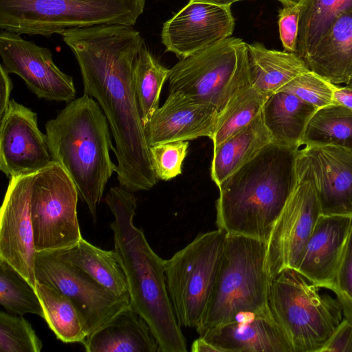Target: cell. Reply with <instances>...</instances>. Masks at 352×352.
I'll use <instances>...</instances> for the list:
<instances>
[{
    "instance_id": "e0dca14e",
    "label": "cell",
    "mask_w": 352,
    "mask_h": 352,
    "mask_svg": "<svg viewBox=\"0 0 352 352\" xmlns=\"http://www.w3.org/2000/svg\"><path fill=\"white\" fill-rule=\"evenodd\" d=\"M0 169L9 178L35 173L52 161L37 113L11 99L0 120Z\"/></svg>"
},
{
    "instance_id": "52a82bcc",
    "label": "cell",
    "mask_w": 352,
    "mask_h": 352,
    "mask_svg": "<svg viewBox=\"0 0 352 352\" xmlns=\"http://www.w3.org/2000/svg\"><path fill=\"white\" fill-rule=\"evenodd\" d=\"M145 0H0L1 30L50 37L102 24L133 26Z\"/></svg>"
},
{
    "instance_id": "8d00e7d4",
    "label": "cell",
    "mask_w": 352,
    "mask_h": 352,
    "mask_svg": "<svg viewBox=\"0 0 352 352\" xmlns=\"http://www.w3.org/2000/svg\"><path fill=\"white\" fill-rule=\"evenodd\" d=\"M299 5L284 6L278 12V31L284 50L289 52L296 51L299 29Z\"/></svg>"
},
{
    "instance_id": "7402d4cb",
    "label": "cell",
    "mask_w": 352,
    "mask_h": 352,
    "mask_svg": "<svg viewBox=\"0 0 352 352\" xmlns=\"http://www.w3.org/2000/svg\"><path fill=\"white\" fill-rule=\"evenodd\" d=\"M87 352H159L146 321L128 306L86 338Z\"/></svg>"
},
{
    "instance_id": "44dd1931",
    "label": "cell",
    "mask_w": 352,
    "mask_h": 352,
    "mask_svg": "<svg viewBox=\"0 0 352 352\" xmlns=\"http://www.w3.org/2000/svg\"><path fill=\"white\" fill-rule=\"evenodd\" d=\"M309 70L336 85L352 78V8L340 14L303 59Z\"/></svg>"
},
{
    "instance_id": "f1b7e54d",
    "label": "cell",
    "mask_w": 352,
    "mask_h": 352,
    "mask_svg": "<svg viewBox=\"0 0 352 352\" xmlns=\"http://www.w3.org/2000/svg\"><path fill=\"white\" fill-rule=\"evenodd\" d=\"M296 53L304 59L324 36L333 21L352 8V0H301Z\"/></svg>"
},
{
    "instance_id": "f35d334b",
    "label": "cell",
    "mask_w": 352,
    "mask_h": 352,
    "mask_svg": "<svg viewBox=\"0 0 352 352\" xmlns=\"http://www.w3.org/2000/svg\"><path fill=\"white\" fill-rule=\"evenodd\" d=\"M9 74L0 65V120L3 118L10 103V95L13 88Z\"/></svg>"
},
{
    "instance_id": "603a6c76",
    "label": "cell",
    "mask_w": 352,
    "mask_h": 352,
    "mask_svg": "<svg viewBox=\"0 0 352 352\" xmlns=\"http://www.w3.org/2000/svg\"><path fill=\"white\" fill-rule=\"evenodd\" d=\"M317 110L297 96L280 91L268 98L261 115L272 142L299 148L307 124Z\"/></svg>"
},
{
    "instance_id": "60d3db41",
    "label": "cell",
    "mask_w": 352,
    "mask_h": 352,
    "mask_svg": "<svg viewBox=\"0 0 352 352\" xmlns=\"http://www.w3.org/2000/svg\"><path fill=\"white\" fill-rule=\"evenodd\" d=\"M191 351L193 352H219L213 345L201 337H199L193 342Z\"/></svg>"
},
{
    "instance_id": "f546056e",
    "label": "cell",
    "mask_w": 352,
    "mask_h": 352,
    "mask_svg": "<svg viewBox=\"0 0 352 352\" xmlns=\"http://www.w3.org/2000/svg\"><path fill=\"white\" fill-rule=\"evenodd\" d=\"M169 72L170 69L161 65L144 45L133 70V87L144 126L159 108L160 93Z\"/></svg>"
},
{
    "instance_id": "7bdbcfd3",
    "label": "cell",
    "mask_w": 352,
    "mask_h": 352,
    "mask_svg": "<svg viewBox=\"0 0 352 352\" xmlns=\"http://www.w3.org/2000/svg\"><path fill=\"white\" fill-rule=\"evenodd\" d=\"M284 6H295L300 3L301 0H278Z\"/></svg>"
},
{
    "instance_id": "30bf717a",
    "label": "cell",
    "mask_w": 352,
    "mask_h": 352,
    "mask_svg": "<svg viewBox=\"0 0 352 352\" xmlns=\"http://www.w3.org/2000/svg\"><path fill=\"white\" fill-rule=\"evenodd\" d=\"M78 189L69 174L52 161L34 175L31 217L36 252L72 247L82 238L77 215Z\"/></svg>"
},
{
    "instance_id": "b9f144b4",
    "label": "cell",
    "mask_w": 352,
    "mask_h": 352,
    "mask_svg": "<svg viewBox=\"0 0 352 352\" xmlns=\"http://www.w3.org/2000/svg\"><path fill=\"white\" fill-rule=\"evenodd\" d=\"M193 1H201L209 3H213L220 6H231L233 3L242 0H190Z\"/></svg>"
},
{
    "instance_id": "7a4b0ae2",
    "label": "cell",
    "mask_w": 352,
    "mask_h": 352,
    "mask_svg": "<svg viewBox=\"0 0 352 352\" xmlns=\"http://www.w3.org/2000/svg\"><path fill=\"white\" fill-rule=\"evenodd\" d=\"M104 201L114 217L110 224L114 250L126 276L131 307L148 325L159 352H186V339L168 292L164 260L133 223L136 197L120 186H114Z\"/></svg>"
},
{
    "instance_id": "d4e9b609",
    "label": "cell",
    "mask_w": 352,
    "mask_h": 352,
    "mask_svg": "<svg viewBox=\"0 0 352 352\" xmlns=\"http://www.w3.org/2000/svg\"><path fill=\"white\" fill-rule=\"evenodd\" d=\"M272 142L261 113L249 124L213 149L212 180L218 186Z\"/></svg>"
},
{
    "instance_id": "cb8c5ba5",
    "label": "cell",
    "mask_w": 352,
    "mask_h": 352,
    "mask_svg": "<svg viewBox=\"0 0 352 352\" xmlns=\"http://www.w3.org/2000/svg\"><path fill=\"white\" fill-rule=\"evenodd\" d=\"M248 55L251 85L268 97L309 70L296 53L269 50L258 42L248 43Z\"/></svg>"
},
{
    "instance_id": "5bb4252c",
    "label": "cell",
    "mask_w": 352,
    "mask_h": 352,
    "mask_svg": "<svg viewBox=\"0 0 352 352\" xmlns=\"http://www.w3.org/2000/svg\"><path fill=\"white\" fill-rule=\"evenodd\" d=\"M0 56L6 71L20 76L38 98L67 103L75 99L72 77L55 65L49 49L1 30Z\"/></svg>"
},
{
    "instance_id": "836d02e7",
    "label": "cell",
    "mask_w": 352,
    "mask_h": 352,
    "mask_svg": "<svg viewBox=\"0 0 352 352\" xmlns=\"http://www.w3.org/2000/svg\"><path fill=\"white\" fill-rule=\"evenodd\" d=\"M334 86L309 70L296 76L280 91L290 93L318 109L333 104Z\"/></svg>"
},
{
    "instance_id": "d590c367",
    "label": "cell",
    "mask_w": 352,
    "mask_h": 352,
    "mask_svg": "<svg viewBox=\"0 0 352 352\" xmlns=\"http://www.w3.org/2000/svg\"><path fill=\"white\" fill-rule=\"evenodd\" d=\"M330 290L342 306L344 318L352 321V227Z\"/></svg>"
},
{
    "instance_id": "ffe728a7",
    "label": "cell",
    "mask_w": 352,
    "mask_h": 352,
    "mask_svg": "<svg viewBox=\"0 0 352 352\" xmlns=\"http://www.w3.org/2000/svg\"><path fill=\"white\" fill-rule=\"evenodd\" d=\"M352 227V215L319 217L296 270L320 288L330 290Z\"/></svg>"
},
{
    "instance_id": "ac0fdd59",
    "label": "cell",
    "mask_w": 352,
    "mask_h": 352,
    "mask_svg": "<svg viewBox=\"0 0 352 352\" xmlns=\"http://www.w3.org/2000/svg\"><path fill=\"white\" fill-rule=\"evenodd\" d=\"M219 111L179 91H169L144 126L149 146L171 142L188 141L200 137L212 139Z\"/></svg>"
},
{
    "instance_id": "9c48e42d",
    "label": "cell",
    "mask_w": 352,
    "mask_h": 352,
    "mask_svg": "<svg viewBox=\"0 0 352 352\" xmlns=\"http://www.w3.org/2000/svg\"><path fill=\"white\" fill-rule=\"evenodd\" d=\"M219 229L198 234L164 260L169 297L180 327L195 328L208 305L224 248Z\"/></svg>"
},
{
    "instance_id": "1f68e13d",
    "label": "cell",
    "mask_w": 352,
    "mask_h": 352,
    "mask_svg": "<svg viewBox=\"0 0 352 352\" xmlns=\"http://www.w3.org/2000/svg\"><path fill=\"white\" fill-rule=\"evenodd\" d=\"M0 304L12 314L37 315L45 318L36 289L11 265L0 259Z\"/></svg>"
},
{
    "instance_id": "9a60e30c",
    "label": "cell",
    "mask_w": 352,
    "mask_h": 352,
    "mask_svg": "<svg viewBox=\"0 0 352 352\" xmlns=\"http://www.w3.org/2000/svg\"><path fill=\"white\" fill-rule=\"evenodd\" d=\"M35 173L10 178L0 211V259L11 265L34 287L37 252L30 204Z\"/></svg>"
},
{
    "instance_id": "4dcf8cb0",
    "label": "cell",
    "mask_w": 352,
    "mask_h": 352,
    "mask_svg": "<svg viewBox=\"0 0 352 352\" xmlns=\"http://www.w3.org/2000/svg\"><path fill=\"white\" fill-rule=\"evenodd\" d=\"M268 96L252 85L243 88L219 112L212 138L213 149L249 124L261 113Z\"/></svg>"
},
{
    "instance_id": "d6a6232c",
    "label": "cell",
    "mask_w": 352,
    "mask_h": 352,
    "mask_svg": "<svg viewBox=\"0 0 352 352\" xmlns=\"http://www.w3.org/2000/svg\"><path fill=\"white\" fill-rule=\"evenodd\" d=\"M43 344L23 316L0 312V352H39Z\"/></svg>"
},
{
    "instance_id": "6da1fadb",
    "label": "cell",
    "mask_w": 352,
    "mask_h": 352,
    "mask_svg": "<svg viewBox=\"0 0 352 352\" xmlns=\"http://www.w3.org/2000/svg\"><path fill=\"white\" fill-rule=\"evenodd\" d=\"M78 62L84 94L97 101L116 146L117 179L131 192L157 182L133 83L135 60L144 41L131 25L102 24L60 34Z\"/></svg>"
},
{
    "instance_id": "74e56055",
    "label": "cell",
    "mask_w": 352,
    "mask_h": 352,
    "mask_svg": "<svg viewBox=\"0 0 352 352\" xmlns=\"http://www.w3.org/2000/svg\"><path fill=\"white\" fill-rule=\"evenodd\" d=\"M320 352H352V321L344 318Z\"/></svg>"
},
{
    "instance_id": "e575fe53",
    "label": "cell",
    "mask_w": 352,
    "mask_h": 352,
    "mask_svg": "<svg viewBox=\"0 0 352 352\" xmlns=\"http://www.w3.org/2000/svg\"><path fill=\"white\" fill-rule=\"evenodd\" d=\"M188 145V141H177L149 146L151 165L158 179L168 181L182 173Z\"/></svg>"
},
{
    "instance_id": "d6986e66",
    "label": "cell",
    "mask_w": 352,
    "mask_h": 352,
    "mask_svg": "<svg viewBox=\"0 0 352 352\" xmlns=\"http://www.w3.org/2000/svg\"><path fill=\"white\" fill-rule=\"evenodd\" d=\"M199 337L219 352H293L270 306L240 315Z\"/></svg>"
},
{
    "instance_id": "ba28073f",
    "label": "cell",
    "mask_w": 352,
    "mask_h": 352,
    "mask_svg": "<svg viewBox=\"0 0 352 352\" xmlns=\"http://www.w3.org/2000/svg\"><path fill=\"white\" fill-rule=\"evenodd\" d=\"M169 91H179L215 107L219 112L251 85L248 43L230 36L181 58L168 75Z\"/></svg>"
},
{
    "instance_id": "7c38bea8",
    "label": "cell",
    "mask_w": 352,
    "mask_h": 352,
    "mask_svg": "<svg viewBox=\"0 0 352 352\" xmlns=\"http://www.w3.org/2000/svg\"><path fill=\"white\" fill-rule=\"evenodd\" d=\"M321 214L311 182L298 180L267 242L266 267L272 280L285 269H297Z\"/></svg>"
},
{
    "instance_id": "4316f807",
    "label": "cell",
    "mask_w": 352,
    "mask_h": 352,
    "mask_svg": "<svg viewBox=\"0 0 352 352\" xmlns=\"http://www.w3.org/2000/svg\"><path fill=\"white\" fill-rule=\"evenodd\" d=\"M36 293L45 320L56 338L64 343H82L87 335L84 320L72 301L62 292L36 281Z\"/></svg>"
},
{
    "instance_id": "ee69618b",
    "label": "cell",
    "mask_w": 352,
    "mask_h": 352,
    "mask_svg": "<svg viewBox=\"0 0 352 352\" xmlns=\"http://www.w3.org/2000/svg\"><path fill=\"white\" fill-rule=\"evenodd\" d=\"M349 85H352V78H351L350 82L349 83Z\"/></svg>"
},
{
    "instance_id": "5b68a950",
    "label": "cell",
    "mask_w": 352,
    "mask_h": 352,
    "mask_svg": "<svg viewBox=\"0 0 352 352\" xmlns=\"http://www.w3.org/2000/svg\"><path fill=\"white\" fill-rule=\"evenodd\" d=\"M267 242L226 234L214 286L195 327L199 336L246 313L269 307L272 283L266 267Z\"/></svg>"
},
{
    "instance_id": "484cf974",
    "label": "cell",
    "mask_w": 352,
    "mask_h": 352,
    "mask_svg": "<svg viewBox=\"0 0 352 352\" xmlns=\"http://www.w3.org/2000/svg\"><path fill=\"white\" fill-rule=\"evenodd\" d=\"M56 252L107 289L130 300L126 276L114 250H102L82 238L72 247Z\"/></svg>"
},
{
    "instance_id": "ab89813d",
    "label": "cell",
    "mask_w": 352,
    "mask_h": 352,
    "mask_svg": "<svg viewBox=\"0 0 352 352\" xmlns=\"http://www.w3.org/2000/svg\"><path fill=\"white\" fill-rule=\"evenodd\" d=\"M333 104L344 106L352 110V85H336L333 89Z\"/></svg>"
},
{
    "instance_id": "83f0119b",
    "label": "cell",
    "mask_w": 352,
    "mask_h": 352,
    "mask_svg": "<svg viewBox=\"0 0 352 352\" xmlns=\"http://www.w3.org/2000/svg\"><path fill=\"white\" fill-rule=\"evenodd\" d=\"M331 145L352 151V110L331 104L318 109L307 124L299 147Z\"/></svg>"
},
{
    "instance_id": "2e32d148",
    "label": "cell",
    "mask_w": 352,
    "mask_h": 352,
    "mask_svg": "<svg viewBox=\"0 0 352 352\" xmlns=\"http://www.w3.org/2000/svg\"><path fill=\"white\" fill-rule=\"evenodd\" d=\"M234 24L230 6L190 1L163 24L162 43L181 59L231 36Z\"/></svg>"
},
{
    "instance_id": "8992f818",
    "label": "cell",
    "mask_w": 352,
    "mask_h": 352,
    "mask_svg": "<svg viewBox=\"0 0 352 352\" xmlns=\"http://www.w3.org/2000/svg\"><path fill=\"white\" fill-rule=\"evenodd\" d=\"M269 306L293 352H320L344 319L336 297L290 268L272 279Z\"/></svg>"
},
{
    "instance_id": "3957f363",
    "label": "cell",
    "mask_w": 352,
    "mask_h": 352,
    "mask_svg": "<svg viewBox=\"0 0 352 352\" xmlns=\"http://www.w3.org/2000/svg\"><path fill=\"white\" fill-rule=\"evenodd\" d=\"M298 150L272 142L225 179L217 186V228L267 242L297 183Z\"/></svg>"
},
{
    "instance_id": "277c9868",
    "label": "cell",
    "mask_w": 352,
    "mask_h": 352,
    "mask_svg": "<svg viewBox=\"0 0 352 352\" xmlns=\"http://www.w3.org/2000/svg\"><path fill=\"white\" fill-rule=\"evenodd\" d=\"M45 130L52 160L71 177L96 221L97 206L117 170L110 157L114 147L109 123L100 106L84 94L48 120Z\"/></svg>"
},
{
    "instance_id": "4fadbf2b",
    "label": "cell",
    "mask_w": 352,
    "mask_h": 352,
    "mask_svg": "<svg viewBox=\"0 0 352 352\" xmlns=\"http://www.w3.org/2000/svg\"><path fill=\"white\" fill-rule=\"evenodd\" d=\"M298 180L313 184L323 215H352V151L336 146H305L296 157Z\"/></svg>"
},
{
    "instance_id": "8fae6325",
    "label": "cell",
    "mask_w": 352,
    "mask_h": 352,
    "mask_svg": "<svg viewBox=\"0 0 352 352\" xmlns=\"http://www.w3.org/2000/svg\"><path fill=\"white\" fill-rule=\"evenodd\" d=\"M34 270L36 281L56 288L75 305L87 336L130 305L129 299L107 289L56 251L38 252Z\"/></svg>"
}]
</instances>
